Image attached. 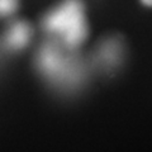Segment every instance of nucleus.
Masks as SVG:
<instances>
[{"label": "nucleus", "mask_w": 152, "mask_h": 152, "mask_svg": "<svg viewBox=\"0 0 152 152\" xmlns=\"http://www.w3.org/2000/svg\"><path fill=\"white\" fill-rule=\"evenodd\" d=\"M43 27L48 32L60 34L69 47L79 46L88 33L83 3L80 0H66L47 14Z\"/></svg>", "instance_id": "obj_1"}, {"label": "nucleus", "mask_w": 152, "mask_h": 152, "mask_svg": "<svg viewBox=\"0 0 152 152\" xmlns=\"http://www.w3.org/2000/svg\"><path fill=\"white\" fill-rule=\"evenodd\" d=\"M38 62L43 74L58 84H74L80 80L77 62L71 57H66L62 51L53 45H47L42 48Z\"/></svg>", "instance_id": "obj_2"}, {"label": "nucleus", "mask_w": 152, "mask_h": 152, "mask_svg": "<svg viewBox=\"0 0 152 152\" xmlns=\"http://www.w3.org/2000/svg\"><path fill=\"white\" fill-rule=\"evenodd\" d=\"M141 1L147 7H152V0H141Z\"/></svg>", "instance_id": "obj_5"}, {"label": "nucleus", "mask_w": 152, "mask_h": 152, "mask_svg": "<svg viewBox=\"0 0 152 152\" xmlns=\"http://www.w3.org/2000/svg\"><path fill=\"white\" fill-rule=\"evenodd\" d=\"M18 0H0V17H7L15 12Z\"/></svg>", "instance_id": "obj_4"}, {"label": "nucleus", "mask_w": 152, "mask_h": 152, "mask_svg": "<svg viewBox=\"0 0 152 152\" xmlns=\"http://www.w3.org/2000/svg\"><path fill=\"white\" fill-rule=\"evenodd\" d=\"M32 34V28L26 22H15L9 27L5 34V43L12 50H20L28 45Z\"/></svg>", "instance_id": "obj_3"}]
</instances>
